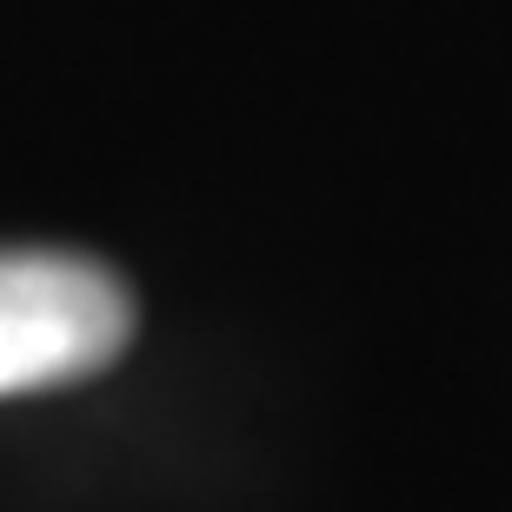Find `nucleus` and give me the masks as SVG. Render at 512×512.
<instances>
[{
  "mask_svg": "<svg viewBox=\"0 0 512 512\" xmlns=\"http://www.w3.org/2000/svg\"><path fill=\"white\" fill-rule=\"evenodd\" d=\"M133 340V293L87 253H0V399L87 380Z\"/></svg>",
  "mask_w": 512,
  "mask_h": 512,
  "instance_id": "f257e3e1",
  "label": "nucleus"
}]
</instances>
